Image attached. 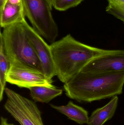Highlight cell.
<instances>
[{
  "mask_svg": "<svg viewBox=\"0 0 124 125\" xmlns=\"http://www.w3.org/2000/svg\"><path fill=\"white\" fill-rule=\"evenodd\" d=\"M124 71L90 73L80 71L64 83L66 96L81 103H90L122 94Z\"/></svg>",
  "mask_w": 124,
  "mask_h": 125,
  "instance_id": "1",
  "label": "cell"
},
{
  "mask_svg": "<svg viewBox=\"0 0 124 125\" xmlns=\"http://www.w3.org/2000/svg\"><path fill=\"white\" fill-rule=\"evenodd\" d=\"M56 76L65 83L87 63L113 50L98 48L82 43L70 34L50 45Z\"/></svg>",
  "mask_w": 124,
  "mask_h": 125,
  "instance_id": "2",
  "label": "cell"
},
{
  "mask_svg": "<svg viewBox=\"0 0 124 125\" xmlns=\"http://www.w3.org/2000/svg\"><path fill=\"white\" fill-rule=\"evenodd\" d=\"M25 20L4 28L0 40L10 62L18 61L42 71L41 63L25 32Z\"/></svg>",
  "mask_w": 124,
  "mask_h": 125,
  "instance_id": "3",
  "label": "cell"
},
{
  "mask_svg": "<svg viewBox=\"0 0 124 125\" xmlns=\"http://www.w3.org/2000/svg\"><path fill=\"white\" fill-rule=\"evenodd\" d=\"M22 4L25 15L35 31L51 44L55 42L58 28L49 0H22Z\"/></svg>",
  "mask_w": 124,
  "mask_h": 125,
  "instance_id": "4",
  "label": "cell"
},
{
  "mask_svg": "<svg viewBox=\"0 0 124 125\" xmlns=\"http://www.w3.org/2000/svg\"><path fill=\"white\" fill-rule=\"evenodd\" d=\"M4 92L7 96L4 108L20 125H44L35 102L9 88Z\"/></svg>",
  "mask_w": 124,
  "mask_h": 125,
  "instance_id": "5",
  "label": "cell"
},
{
  "mask_svg": "<svg viewBox=\"0 0 124 125\" xmlns=\"http://www.w3.org/2000/svg\"><path fill=\"white\" fill-rule=\"evenodd\" d=\"M10 62L7 82L21 88L28 89L35 86L55 87L52 84V81L47 79L41 70L18 61Z\"/></svg>",
  "mask_w": 124,
  "mask_h": 125,
  "instance_id": "6",
  "label": "cell"
},
{
  "mask_svg": "<svg viewBox=\"0 0 124 125\" xmlns=\"http://www.w3.org/2000/svg\"><path fill=\"white\" fill-rule=\"evenodd\" d=\"M25 30L30 42L42 66V71L46 78L52 81V78L56 75L50 45L25 20L24 21Z\"/></svg>",
  "mask_w": 124,
  "mask_h": 125,
  "instance_id": "7",
  "label": "cell"
},
{
  "mask_svg": "<svg viewBox=\"0 0 124 125\" xmlns=\"http://www.w3.org/2000/svg\"><path fill=\"white\" fill-rule=\"evenodd\" d=\"M81 71L90 73L124 71V50H113L87 63Z\"/></svg>",
  "mask_w": 124,
  "mask_h": 125,
  "instance_id": "8",
  "label": "cell"
},
{
  "mask_svg": "<svg viewBox=\"0 0 124 125\" xmlns=\"http://www.w3.org/2000/svg\"><path fill=\"white\" fill-rule=\"evenodd\" d=\"M118 97H112L107 104L94 111L89 118V125H103L114 116L118 103Z\"/></svg>",
  "mask_w": 124,
  "mask_h": 125,
  "instance_id": "9",
  "label": "cell"
},
{
  "mask_svg": "<svg viewBox=\"0 0 124 125\" xmlns=\"http://www.w3.org/2000/svg\"><path fill=\"white\" fill-rule=\"evenodd\" d=\"M25 11L23 4L13 5L6 1L0 9V24L3 28L17 22H21L25 18Z\"/></svg>",
  "mask_w": 124,
  "mask_h": 125,
  "instance_id": "10",
  "label": "cell"
},
{
  "mask_svg": "<svg viewBox=\"0 0 124 125\" xmlns=\"http://www.w3.org/2000/svg\"><path fill=\"white\" fill-rule=\"evenodd\" d=\"M50 106L52 108L78 124L80 125L88 124L89 118L88 111L72 101H69L66 105L56 106L50 104Z\"/></svg>",
  "mask_w": 124,
  "mask_h": 125,
  "instance_id": "11",
  "label": "cell"
},
{
  "mask_svg": "<svg viewBox=\"0 0 124 125\" xmlns=\"http://www.w3.org/2000/svg\"><path fill=\"white\" fill-rule=\"evenodd\" d=\"M30 95L35 102L48 103L58 96L62 95L63 90L55 87L35 86L29 88Z\"/></svg>",
  "mask_w": 124,
  "mask_h": 125,
  "instance_id": "12",
  "label": "cell"
},
{
  "mask_svg": "<svg viewBox=\"0 0 124 125\" xmlns=\"http://www.w3.org/2000/svg\"><path fill=\"white\" fill-rule=\"evenodd\" d=\"M0 101L3 98L6 89V78L10 66V62L4 50L3 42L0 40Z\"/></svg>",
  "mask_w": 124,
  "mask_h": 125,
  "instance_id": "13",
  "label": "cell"
},
{
  "mask_svg": "<svg viewBox=\"0 0 124 125\" xmlns=\"http://www.w3.org/2000/svg\"><path fill=\"white\" fill-rule=\"evenodd\" d=\"M106 12L122 21L124 23V0H107Z\"/></svg>",
  "mask_w": 124,
  "mask_h": 125,
  "instance_id": "14",
  "label": "cell"
},
{
  "mask_svg": "<svg viewBox=\"0 0 124 125\" xmlns=\"http://www.w3.org/2000/svg\"><path fill=\"white\" fill-rule=\"evenodd\" d=\"M83 0H52V6L55 9L65 11L77 6Z\"/></svg>",
  "mask_w": 124,
  "mask_h": 125,
  "instance_id": "15",
  "label": "cell"
},
{
  "mask_svg": "<svg viewBox=\"0 0 124 125\" xmlns=\"http://www.w3.org/2000/svg\"><path fill=\"white\" fill-rule=\"evenodd\" d=\"M6 1L13 5H19L22 4V0H7Z\"/></svg>",
  "mask_w": 124,
  "mask_h": 125,
  "instance_id": "16",
  "label": "cell"
},
{
  "mask_svg": "<svg viewBox=\"0 0 124 125\" xmlns=\"http://www.w3.org/2000/svg\"><path fill=\"white\" fill-rule=\"evenodd\" d=\"M0 125H14L13 124L9 123L8 119L7 118L1 117L0 119Z\"/></svg>",
  "mask_w": 124,
  "mask_h": 125,
  "instance_id": "17",
  "label": "cell"
},
{
  "mask_svg": "<svg viewBox=\"0 0 124 125\" xmlns=\"http://www.w3.org/2000/svg\"><path fill=\"white\" fill-rule=\"evenodd\" d=\"M7 0H0V9H1L6 2Z\"/></svg>",
  "mask_w": 124,
  "mask_h": 125,
  "instance_id": "18",
  "label": "cell"
},
{
  "mask_svg": "<svg viewBox=\"0 0 124 125\" xmlns=\"http://www.w3.org/2000/svg\"><path fill=\"white\" fill-rule=\"evenodd\" d=\"M49 0V1L50 3V4L52 6V0Z\"/></svg>",
  "mask_w": 124,
  "mask_h": 125,
  "instance_id": "19",
  "label": "cell"
}]
</instances>
